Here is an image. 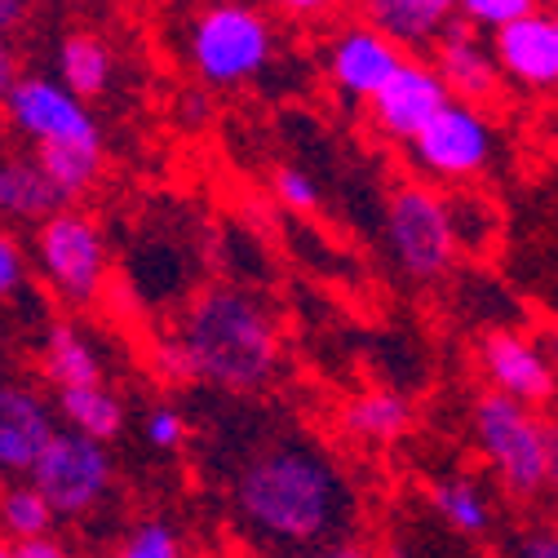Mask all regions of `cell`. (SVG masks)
I'll list each match as a JSON object with an SVG mask.
<instances>
[{"label": "cell", "mask_w": 558, "mask_h": 558, "mask_svg": "<svg viewBox=\"0 0 558 558\" xmlns=\"http://www.w3.org/2000/svg\"><path fill=\"white\" fill-rule=\"evenodd\" d=\"M430 506L457 536H487V527H493V506L470 478H439L430 487Z\"/></svg>", "instance_id": "603a6c76"}, {"label": "cell", "mask_w": 558, "mask_h": 558, "mask_svg": "<svg viewBox=\"0 0 558 558\" xmlns=\"http://www.w3.org/2000/svg\"><path fill=\"white\" fill-rule=\"evenodd\" d=\"M554 345H558V332H554Z\"/></svg>", "instance_id": "8d00e7d4"}, {"label": "cell", "mask_w": 558, "mask_h": 558, "mask_svg": "<svg viewBox=\"0 0 558 558\" xmlns=\"http://www.w3.org/2000/svg\"><path fill=\"white\" fill-rule=\"evenodd\" d=\"M186 53H191V66L204 85H218V89H235L244 81H253L266 58H270V27L257 10L248 5H214L204 10L195 23H191V36H186Z\"/></svg>", "instance_id": "277c9868"}, {"label": "cell", "mask_w": 558, "mask_h": 558, "mask_svg": "<svg viewBox=\"0 0 558 558\" xmlns=\"http://www.w3.org/2000/svg\"><path fill=\"white\" fill-rule=\"evenodd\" d=\"M493 49L506 66V81H514L519 89L545 94L558 85V32H554V19H545L541 10L497 27Z\"/></svg>", "instance_id": "5bb4252c"}, {"label": "cell", "mask_w": 558, "mask_h": 558, "mask_svg": "<svg viewBox=\"0 0 558 558\" xmlns=\"http://www.w3.org/2000/svg\"><path fill=\"white\" fill-rule=\"evenodd\" d=\"M514 554H523V558H558V532L554 527H536V532L514 541Z\"/></svg>", "instance_id": "4dcf8cb0"}, {"label": "cell", "mask_w": 558, "mask_h": 558, "mask_svg": "<svg viewBox=\"0 0 558 558\" xmlns=\"http://www.w3.org/2000/svg\"><path fill=\"white\" fill-rule=\"evenodd\" d=\"M58 72H62V85H72L89 102V98H102L111 89L116 62H111V49L98 36L72 32V36L58 45Z\"/></svg>", "instance_id": "ac0fdd59"}, {"label": "cell", "mask_w": 558, "mask_h": 558, "mask_svg": "<svg viewBox=\"0 0 558 558\" xmlns=\"http://www.w3.org/2000/svg\"><path fill=\"white\" fill-rule=\"evenodd\" d=\"M448 102H452V85L444 81L439 66L422 58H403L399 72L368 98V116L377 133L395 137V143H412Z\"/></svg>", "instance_id": "30bf717a"}, {"label": "cell", "mask_w": 558, "mask_h": 558, "mask_svg": "<svg viewBox=\"0 0 558 558\" xmlns=\"http://www.w3.org/2000/svg\"><path fill=\"white\" fill-rule=\"evenodd\" d=\"M284 14H293V19H315V14H324V10H332L337 0H275Z\"/></svg>", "instance_id": "1f68e13d"}, {"label": "cell", "mask_w": 558, "mask_h": 558, "mask_svg": "<svg viewBox=\"0 0 558 558\" xmlns=\"http://www.w3.org/2000/svg\"><path fill=\"white\" fill-rule=\"evenodd\" d=\"M545 452H549V483H558V422H545Z\"/></svg>", "instance_id": "d6a6232c"}, {"label": "cell", "mask_w": 558, "mask_h": 558, "mask_svg": "<svg viewBox=\"0 0 558 558\" xmlns=\"http://www.w3.org/2000/svg\"><path fill=\"white\" fill-rule=\"evenodd\" d=\"M58 422H62L58 399L49 403L32 386L5 381V390H0V470L27 478L32 465L40 461V452L62 430Z\"/></svg>", "instance_id": "7c38bea8"}, {"label": "cell", "mask_w": 558, "mask_h": 558, "mask_svg": "<svg viewBox=\"0 0 558 558\" xmlns=\"http://www.w3.org/2000/svg\"><path fill=\"white\" fill-rule=\"evenodd\" d=\"M541 10V0H461V19H470L474 27H483V32H497V27H506V23H514V19H527V14H536Z\"/></svg>", "instance_id": "484cf974"}, {"label": "cell", "mask_w": 558, "mask_h": 558, "mask_svg": "<svg viewBox=\"0 0 558 558\" xmlns=\"http://www.w3.org/2000/svg\"><path fill=\"white\" fill-rule=\"evenodd\" d=\"M191 381L222 395H257L279 373V324L270 306L244 289H204L173 328Z\"/></svg>", "instance_id": "7a4b0ae2"}, {"label": "cell", "mask_w": 558, "mask_h": 558, "mask_svg": "<svg viewBox=\"0 0 558 558\" xmlns=\"http://www.w3.org/2000/svg\"><path fill=\"white\" fill-rule=\"evenodd\" d=\"M40 373L53 390H66V386H89V381H102V360L94 351V341L76 328V324H49L45 341H40Z\"/></svg>", "instance_id": "2e32d148"}, {"label": "cell", "mask_w": 558, "mask_h": 558, "mask_svg": "<svg viewBox=\"0 0 558 558\" xmlns=\"http://www.w3.org/2000/svg\"><path fill=\"white\" fill-rule=\"evenodd\" d=\"M364 19L377 23L381 32H390L403 49H422V45L439 40V32L448 23L430 0H364Z\"/></svg>", "instance_id": "ffe728a7"}, {"label": "cell", "mask_w": 558, "mask_h": 558, "mask_svg": "<svg viewBox=\"0 0 558 558\" xmlns=\"http://www.w3.org/2000/svg\"><path fill=\"white\" fill-rule=\"evenodd\" d=\"M554 32H558V19H554Z\"/></svg>", "instance_id": "d590c367"}, {"label": "cell", "mask_w": 558, "mask_h": 558, "mask_svg": "<svg viewBox=\"0 0 558 558\" xmlns=\"http://www.w3.org/2000/svg\"><path fill=\"white\" fill-rule=\"evenodd\" d=\"M19 289H23V248L5 235L0 240V293L19 298Z\"/></svg>", "instance_id": "f1b7e54d"}, {"label": "cell", "mask_w": 558, "mask_h": 558, "mask_svg": "<svg viewBox=\"0 0 558 558\" xmlns=\"http://www.w3.org/2000/svg\"><path fill=\"white\" fill-rule=\"evenodd\" d=\"M227 501L244 536L279 554L355 549V487L306 435L284 430L244 448L231 470Z\"/></svg>", "instance_id": "6da1fadb"}, {"label": "cell", "mask_w": 558, "mask_h": 558, "mask_svg": "<svg viewBox=\"0 0 558 558\" xmlns=\"http://www.w3.org/2000/svg\"><path fill=\"white\" fill-rule=\"evenodd\" d=\"M36 266L66 306H89L107 279V240L94 218L58 208L36 231Z\"/></svg>", "instance_id": "8992f818"}, {"label": "cell", "mask_w": 558, "mask_h": 558, "mask_svg": "<svg viewBox=\"0 0 558 558\" xmlns=\"http://www.w3.org/2000/svg\"><path fill=\"white\" fill-rule=\"evenodd\" d=\"M182 549H186V541H182L178 523H169V519H137L120 541L124 558H178Z\"/></svg>", "instance_id": "d4e9b609"}, {"label": "cell", "mask_w": 558, "mask_h": 558, "mask_svg": "<svg viewBox=\"0 0 558 558\" xmlns=\"http://www.w3.org/2000/svg\"><path fill=\"white\" fill-rule=\"evenodd\" d=\"M27 5H32V0H0V23H5V32H14V23L23 19Z\"/></svg>", "instance_id": "836d02e7"}, {"label": "cell", "mask_w": 558, "mask_h": 558, "mask_svg": "<svg viewBox=\"0 0 558 558\" xmlns=\"http://www.w3.org/2000/svg\"><path fill=\"white\" fill-rule=\"evenodd\" d=\"M435 66L444 72V81L452 85V98L461 102H474V107H487L501 98V81H506V66L497 58V49L487 53L474 36V23L470 19H448L439 40H435Z\"/></svg>", "instance_id": "4fadbf2b"}, {"label": "cell", "mask_w": 558, "mask_h": 558, "mask_svg": "<svg viewBox=\"0 0 558 558\" xmlns=\"http://www.w3.org/2000/svg\"><path fill=\"white\" fill-rule=\"evenodd\" d=\"M412 426V408L390 390H368L345 408V435L364 444H395Z\"/></svg>", "instance_id": "7402d4cb"}, {"label": "cell", "mask_w": 558, "mask_h": 558, "mask_svg": "<svg viewBox=\"0 0 558 558\" xmlns=\"http://www.w3.org/2000/svg\"><path fill=\"white\" fill-rule=\"evenodd\" d=\"M474 444L497 470L510 497H536L549 487V452H545V422L510 390H483L470 412Z\"/></svg>", "instance_id": "3957f363"}, {"label": "cell", "mask_w": 558, "mask_h": 558, "mask_svg": "<svg viewBox=\"0 0 558 558\" xmlns=\"http://www.w3.org/2000/svg\"><path fill=\"white\" fill-rule=\"evenodd\" d=\"M5 107H10V124L27 143H94V147H102V129L72 85H58L45 76H19L5 89Z\"/></svg>", "instance_id": "9c48e42d"}, {"label": "cell", "mask_w": 558, "mask_h": 558, "mask_svg": "<svg viewBox=\"0 0 558 558\" xmlns=\"http://www.w3.org/2000/svg\"><path fill=\"white\" fill-rule=\"evenodd\" d=\"M478 360H483L487 377H493V386L519 395L523 403L536 408V403L554 399V368H549V360L536 351L527 337L506 332V328L487 332L483 345H478Z\"/></svg>", "instance_id": "9a60e30c"}, {"label": "cell", "mask_w": 558, "mask_h": 558, "mask_svg": "<svg viewBox=\"0 0 558 558\" xmlns=\"http://www.w3.org/2000/svg\"><path fill=\"white\" fill-rule=\"evenodd\" d=\"M27 478L58 506L62 519H85L111 493L107 444L85 435V430H76V426H62L53 435V444L40 452V461L32 465Z\"/></svg>", "instance_id": "52a82bcc"}, {"label": "cell", "mask_w": 558, "mask_h": 558, "mask_svg": "<svg viewBox=\"0 0 558 558\" xmlns=\"http://www.w3.org/2000/svg\"><path fill=\"white\" fill-rule=\"evenodd\" d=\"M58 412H62L66 426H76V430H85V435H94L102 444H111L124 430V403L102 381L58 390Z\"/></svg>", "instance_id": "d6986e66"}, {"label": "cell", "mask_w": 558, "mask_h": 558, "mask_svg": "<svg viewBox=\"0 0 558 558\" xmlns=\"http://www.w3.org/2000/svg\"><path fill=\"white\" fill-rule=\"evenodd\" d=\"M408 156L416 169H426L444 182H465L483 173L497 156V129L474 102L452 98L422 133L408 143Z\"/></svg>", "instance_id": "ba28073f"}, {"label": "cell", "mask_w": 558, "mask_h": 558, "mask_svg": "<svg viewBox=\"0 0 558 558\" xmlns=\"http://www.w3.org/2000/svg\"><path fill=\"white\" fill-rule=\"evenodd\" d=\"M430 5H435V10L444 14V19H452V14L461 10V0H430Z\"/></svg>", "instance_id": "e575fe53"}, {"label": "cell", "mask_w": 558, "mask_h": 558, "mask_svg": "<svg viewBox=\"0 0 558 558\" xmlns=\"http://www.w3.org/2000/svg\"><path fill=\"white\" fill-rule=\"evenodd\" d=\"M403 58H408V49L390 32H381L377 23H351V27H341L332 36L328 76H332L337 94L368 102L403 66Z\"/></svg>", "instance_id": "8fae6325"}, {"label": "cell", "mask_w": 558, "mask_h": 558, "mask_svg": "<svg viewBox=\"0 0 558 558\" xmlns=\"http://www.w3.org/2000/svg\"><path fill=\"white\" fill-rule=\"evenodd\" d=\"M58 519H62L58 506L40 493L32 478L27 483H14L10 493H5V501H0V523H5V532L14 541L19 536H45V532H53Z\"/></svg>", "instance_id": "cb8c5ba5"}, {"label": "cell", "mask_w": 558, "mask_h": 558, "mask_svg": "<svg viewBox=\"0 0 558 558\" xmlns=\"http://www.w3.org/2000/svg\"><path fill=\"white\" fill-rule=\"evenodd\" d=\"M143 435H147V444H151V448L173 452V448L186 439V422H182V412H178L173 403H156V408L147 412Z\"/></svg>", "instance_id": "83f0119b"}, {"label": "cell", "mask_w": 558, "mask_h": 558, "mask_svg": "<svg viewBox=\"0 0 558 558\" xmlns=\"http://www.w3.org/2000/svg\"><path fill=\"white\" fill-rule=\"evenodd\" d=\"M275 195H279V204H284V208H293V214H315V208H319L315 178L302 173V169H293V165L275 169Z\"/></svg>", "instance_id": "4316f807"}, {"label": "cell", "mask_w": 558, "mask_h": 558, "mask_svg": "<svg viewBox=\"0 0 558 558\" xmlns=\"http://www.w3.org/2000/svg\"><path fill=\"white\" fill-rule=\"evenodd\" d=\"M36 165L53 178V186L66 195V199H81L94 182H98V173H102V147H94V143H36Z\"/></svg>", "instance_id": "44dd1931"}, {"label": "cell", "mask_w": 558, "mask_h": 558, "mask_svg": "<svg viewBox=\"0 0 558 558\" xmlns=\"http://www.w3.org/2000/svg\"><path fill=\"white\" fill-rule=\"evenodd\" d=\"M386 244L408 279H439L457 253L452 208L430 186H399L386 204Z\"/></svg>", "instance_id": "5b68a950"}, {"label": "cell", "mask_w": 558, "mask_h": 558, "mask_svg": "<svg viewBox=\"0 0 558 558\" xmlns=\"http://www.w3.org/2000/svg\"><path fill=\"white\" fill-rule=\"evenodd\" d=\"M58 208H72V199H66L53 178L32 160H5V169H0V214L5 218H53Z\"/></svg>", "instance_id": "e0dca14e"}, {"label": "cell", "mask_w": 558, "mask_h": 558, "mask_svg": "<svg viewBox=\"0 0 558 558\" xmlns=\"http://www.w3.org/2000/svg\"><path fill=\"white\" fill-rule=\"evenodd\" d=\"M5 554H10V558H62L66 545L53 541L49 532H45V536H19V541L10 536V541H5Z\"/></svg>", "instance_id": "f546056e"}]
</instances>
